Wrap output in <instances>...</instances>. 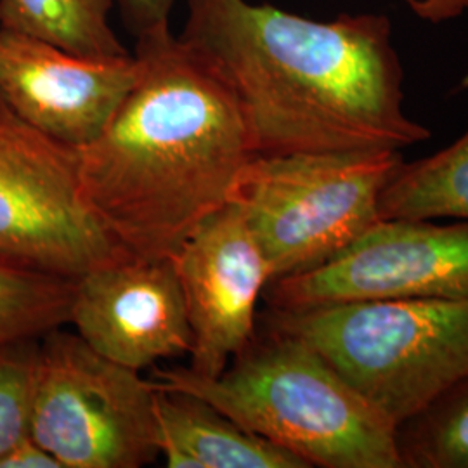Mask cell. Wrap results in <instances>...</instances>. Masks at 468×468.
Returning <instances> with one entry per match:
<instances>
[{
    "instance_id": "obj_7",
    "label": "cell",
    "mask_w": 468,
    "mask_h": 468,
    "mask_svg": "<svg viewBox=\"0 0 468 468\" xmlns=\"http://www.w3.org/2000/svg\"><path fill=\"white\" fill-rule=\"evenodd\" d=\"M129 257L85 201L77 150L0 102V262L75 282Z\"/></svg>"
},
{
    "instance_id": "obj_8",
    "label": "cell",
    "mask_w": 468,
    "mask_h": 468,
    "mask_svg": "<svg viewBox=\"0 0 468 468\" xmlns=\"http://www.w3.org/2000/svg\"><path fill=\"white\" fill-rule=\"evenodd\" d=\"M269 309L377 299H468V220H380L328 262L268 284Z\"/></svg>"
},
{
    "instance_id": "obj_10",
    "label": "cell",
    "mask_w": 468,
    "mask_h": 468,
    "mask_svg": "<svg viewBox=\"0 0 468 468\" xmlns=\"http://www.w3.org/2000/svg\"><path fill=\"white\" fill-rule=\"evenodd\" d=\"M137 77L134 54L89 58L0 27V101L71 148L94 141Z\"/></svg>"
},
{
    "instance_id": "obj_15",
    "label": "cell",
    "mask_w": 468,
    "mask_h": 468,
    "mask_svg": "<svg viewBox=\"0 0 468 468\" xmlns=\"http://www.w3.org/2000/svg\"><path fill=\"white\" fill-rule=\"evenodd\" d=\"M402 468H468V378L398 427Z\"/></svg>"
},
{
    "instance_id": "obj_5",
    "label": "cell",
    "mask_w": 468,
    "mask_h": 468,
    "mask_svg": "<svg viewBox=\"0 0 468 468\" xmlns=\"http://www.w3.org/2000/svg\"><path fill=\"white\" fill-rule=\"evenodd\" d=\"M398 150L255 154L229 203L266 253L271 282L318 268L380 222V197L401 167Z\"/></svg>"
},
{
    "instance_id": "obj_18",
    "label": "cell",
    "mask_w": 468,
    "mask_h": 468,
    "mask_svg": "<svg viewBox=\"0 0 468 468\" xmlns=\"http://www.w3.org/2000/svg\"><path fill=\"white\" fill-rule=\"evenodd\" d=\"M176 0H118L127 27L135 35L168 25V16Z\"/></svg>"
},
{
    "instance_id": "obj_2",
    "label": "cell",
    "mask_w": 468,
    "mask_h": 468,
    "mask_svg": "<svg viewBox=\"0 0 468 468\" xmlns=\"http://www.w3.org/2000/svg\"><path fill=\"white\" fill-rule=\"evenodd\" d=\"M137 77L108 125L77 148L85 201L134 257H172L228 205L253 156L241 108L216 67L170 32L137 35Z\"/></svg>"
},
{
    "instance_id": "obj_22",
    "label": "cell",
    "mask_w": 468,
    "mask_h": 468,
    "mask_svg": "<svg viewBox=\"0 0 468 468\" xmlns=\"http://www.w3.org/2000/svg\"><path fill=\"white\" fill-rule=\"evenodd\" d=\"M0 102H2V101H0Z\"/></svg>"
},
{
    "instance_id": "obj_19",
    "label": "cell",
    "mask_w": 468,
    "mask_h": 468,
    "mask_svg": "<svg viewBox=\"0 0 468 468\" xmlns=\"http://www.w3.org/2000/svg\"><path fill=\"white\" fill-rule=\"evenodd\" d=\"M0 468H61V465L28 434L0 456Z\"/></svg>"
},
{
    "instance_id": "obj_4",
    "label": "cell",
    "mask_w": 468,
    "mask_h": 468,
    "mask_svg": "<svg viewBox=\"0 0 468 468\" xmlns=\"http://www.w3.org/2000/svg\"><path fill=\"white\" fill-rule=\"evenodd\" d=\"M396 427L468 378V299H377L269 309Z\"/></svg>"
},
{
    "instance_id": "obj_13",
    "label": "cell",
    "mask_w": 468,
    "mask_h": 468,
    "mask_svg": "<svg viewBox=\"0 0 468 468\" xmlns=\"http://www.w3.org/2000/svg\"><path fill=\"white\" fill-rule=\"evenodd\" d=\"M380 220H468V129L450 146L401 167L380 197Z\"/></svg>"
},
{
    "instance_id": "obj_14",
    "label": "cell",
    "mask_w": 468,
    "mask_h": 468,
    "mask_svg": "<svg viewBox=\"0 0 468 468\" xmlns=\"http://www.w3.org/2000/svg\"><path fill=\"white\" fill-rule=\"evenodd\" d=\"M115 0H0V27L89 58L131 54L110 25Z\"/></svg>"
},
{
    "instance_id": "obj_17",
    "label": "cell",
    "mask_w": 468,
    "mask_h": 468,
    "mask_svg": "<svg viewBox=\"0 0 468 468\" xmlns=\"http://www.w3.org/2000/svg\"><path fill=\"white\" fill-rule=\"evenodd\" d=\"M40 338L0 344V456L30 434Z\"/></svg>"
},
{
    "instance_id": "obj_21",
    "label": "cell",
    "mask_w": 468,
    "mask_h": 468,
    "mask_svg": "<svg viewBox=\"0 0 468 468\" xmlns=\"http://www.w3.org/2000/svg\"><path fill=\"white\" fill-rule=\"evenodd\" d=\"M462 87H463V89H468V75L467 77H465V79H463V82H462Z\"/></svg>"
},
{
    "instance_id": "obj_20",
    "label": "cell",
    "mask_w": 468,
    "mask_h": 468,
    "mask_svg": "<svg viewBox=\"0 0 468 468\" xmlns=\"http://www.w3.org/2000/svg\"><path fill=\"white\" fill-rule=\"evenodd\" d=\"M410 11L423 21L444 23L468 11V0H404Z\"/></svg>"
},
{
    "instance_id": "obj_12",
    "label": "cell",
    "mask_w": 468,
    "mask_h": 468,
    "mask_svg": "<svg viewBox=\"0 0 468 468\" xmlns=\"http://www.w3.org/2000/svg\"><path fill=\"white\" fill-rule=\"evenodd\" d=\"M154 413L168 468H307L295 454L191 394L158 387Z\"/></svg>"
},
{
    "instance_id": "obj_16",
    "label": "cell",
    "mask_w": 468,
    "mask_h": 468,
    "mask_svg": "<svg viewBox=\"0 0 468 468\" xmlns=\"http://www.w3.org/2000/svg\"><path fill=\"white\" fill-rule=\"evenodd\" d=\"M75 282L0 262V344L38 338L69 319Z\"/></svg>"
},
{
    "instance_id": "obj_9",
    "label": "cell",
    "mask_w": 468,
    "mask_h": 468,
    "mask_svg": "<svg viewBox=\"0 0 468 468\" xmlns=\"http://www.w3.org/2000/svg\"><path fill=\"white\" fill-rule=\"evenodd\" d=\"M170 261L193 332L187 369L218 377L257 334V303L271 283L266 253L239 207L228 203Z\"/></svg>"
},
{
    "instance_id": "obj_6",
    "label": "cell",
    "mask_w": 468,
    "mask_h": 468,
    "mask_svg": "<svg viewBox=\"0 0 468 468\" xmlns=\"http://www.w3.org/2000/svg\"><path fill=\"white\" fill-rule=\"evenodd\" d=\"M158 387L54 328L40 338L30 437L61 468H139L160 454Z\"/></svg>"
},
{
    "instance_id": "obj_3",
    "label": "cell",
    "mask_w": 468,
    "mask_h": 468,
    "mask_svg": "<svg viewBox=\"0 0 468 468\" xmlns=\"http://www.w3.org/2000/svg\"><path fill=\"white\" fill-rule=\"evenodd\" d=\"M153 380L208 402L307 468H402L398 427L292 335L264 326L218 377L154 369Z\"/></svg>"
},
{
    "instance_id": "obj_1",
    "label": "cell",
    "mask_w": 468,
    "mask_h": 468,
    "mask_svg": "<svg viewBox=\"0 0 468 468\" xmlns=\"http://www.w3.org/2000/svg\"><path fill=\"white\" fill-rule=\"evenodd\" d=\"M181 37L231 87L253 156L402 151L431 137L406 113L384 15L319 21L249 0H189Z\"/></svg>"
},
{
    "instance_id": "obj_11",
    "label": "cell",
    "mask_w": 468,
    "mask_h": 468,
    "mask_svg": "<svg viewBox=\"0 0 468 468\" xmlns=\"http://www.w3.org/2000/svg\"><path fill=\"white\" fill-rule=\"evenodd\" d=\"M68 323L90 349L135 371L189 356L193 347L170 257H129L75 280Z\"/></svg>"
}]
</instances>
